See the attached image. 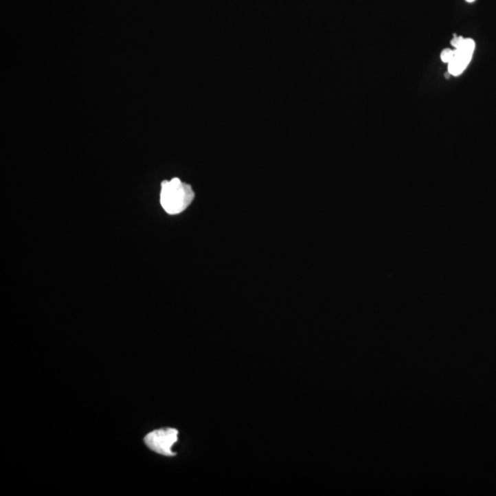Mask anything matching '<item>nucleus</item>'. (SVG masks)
I'll list each match as a JSON object with an SVG mask.
<instances>
[{"label":"nucleus","instance_id":"obj_4","mask_svg":"<svg viewBox=\"0 0 496 496\" xmlns=\"http://www.w3.org/2000/svg\"><path fill=\"white\" fill-rule=\"evenodd\" d=\"M454 49H445L442 51L440 54L441 60L446 64H449L451 61L452 57H453Z\"/></svg>","mask_w":496,"mask_h":496},{"label":"nucleus","instance_id":"obj_2","mask_svg":"<svg viewBox=\"0 0 496 496\" xmlns=\"http://www.w3.org/2000/svg\"><path fill=\"white\" fill-rule=\"evenodd\" d=\"M454 47V54L451 61L449 63L448 72L449 75L459 76L464 72L471 58H473L475 43L473 39L454 36L451 41Z\"/></svg>","mask_w":496,"mask_h":496},{"label":"nucleus","instance_id":"obj_5","mask_svg":"<svg viewBox=\"0 0 496 496\" xmlns=\"http://www.w3.org/2000/svg\"><path fill=\"white\" fill-rule=\"evenodd\" d=\"M466 1L469 2V3H473L475 0H466Z\"/></svg>","mask_w":496,"mask_h":496},{"label":"nucleus","instance_id":"obj_1","mask_svg":"<svg viewBox=\"0 0 496 496\" xmlns=\"http://www.w3.org/2000/svg\"><path fill=\"white\" fill-rule=\"evenodd\" d=\"M194 197L192 186L182 182L179 179L163 181L160 203L168 214H181L190 205Z\"/></svg>","mask_w":496,"mask_h":496},{"label":"nucleus","instance_id":"obj_3","mask_svg":"<svg viewBox=\"0 0 496 496\" xmlns=\"http://www.w3.org/2000/svg\"><path fill=\"white\" fill-rule=\"evenodd\" d=\"M179 431L175 429L167 427L150 432L144 438V443L151 451L163 456L172 457L176 453L172 451L174 445L178 442Z\"/></svg>","mask_w":496,"mask_h":496}]
</instances>
